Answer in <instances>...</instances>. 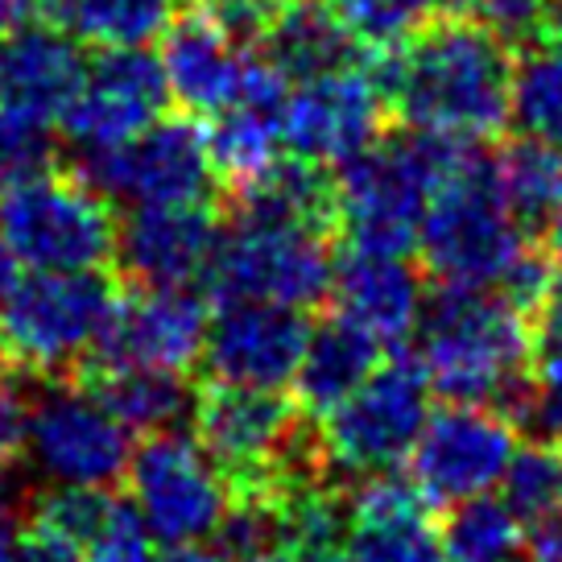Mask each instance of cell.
Wrapping results in <instances>:
<instances>
[{
  "label": "cell",
  "mask_w": 562,
  "mask_h": 562,
  "mask_svg": "<svg viewBox=\"0 0 562 562\" xmlns=\"http://www.w3.org/2000/svg\"><path fill=\"white\" fill-rule=\"evenodd\" d=\"M533 335L538 356H562V273H550L533 302Z\"/></svg>",
  "instance_id": "74e56055"
},
{
  "label": "cell",
  "mask_w": 562,
  "mask_h": 562,
  "mask_svg": "<svg viewBox=\"0 0 562 562\" xmlns=\"http://www.w3.org/2000/svg\"><path fill=\"white\" fill-rule=\"evenodd\" d=\"M335 315L369 331L376 344H397L418 327L422 278L402 252H369L348 248V257L335 265L331 278Z\"/></svg>",
  "instance_id": "ffe728a7"
},
{
  "label": "cell",
  "mask_w": 562,
  "mask_h": 562,
  "mask_svg": "<svg viewBox=\"0 0 562 562\" xmlns=\"http://www.w3.org/2000/svg\"><path fill=\"white\" fill-rule=\"evenodd\" d=\"M9 285H13V252L0 245V299L9 294Z\"/></svg>",
  "instance_id": "ee69618b"
},
{
  "label": "cell",
  "mask_w": 562,
  "mask_h": 562,
  "mask_svg": "<svg viewBox=\"0 0 562 562\" xmlns=\"http://www.w3.org/2000/svg\"><path fill=\"white\" fill-rule=\"evenodd\" d=\"M166 104L170 88L158 58L145 54V46H121L104 50L83 70V83L70 95L58 124L79 149H100L140 137L149 124L161 121Z\"/></svg>",
  "instance_id": "4fadbf2b"
},
{
  "label": "cell",
  "mask_w": 562,
  "mask_h": 562,
  "mask_svg": "<svg viewBox=\"0 0 562 562\" xmlns=\"http://www.w3.org/2000/svg\"><path fill=\"white\" fill-rule=\"evenodd\" d=\"M306 339L311 323L302 311L273 302H224L215 323H207L203 364L220 385L281 389L294 381Z\"/></svg>",
  "instance_id": "2e32d148"
},
{
  "label": "cell",
  "mask_w": 562,
  "mask_h": 562,
  "mask_svg": "<svg viewBox=\"0 0 562 562\" xmlns=\"http://www.w3.org/2000/svg\"><path fill=\"white\" fill-rule=\"evenodd\" d=\"M50 161V124L25 116V112H13V108H0V191L42 175V170H54Z\"/></svg>",
  "instance_id": "1f68e13d"
},
{
  "label": "cell",
  "mask_w": 562,
  "mask_h": 562,
  "mask_svg": "<svg viewBox=\"0 0 562 562\" xmlns=\"http://www.w3.org/2000/svg\"><path fill=\"white\" fill-rule=\"evenodd\" d=\"M430 418V376L418 360L397 356L376 364L364 385L348 393L331 414H323V456L327 468L351 475L393 472L409 459L422 426Z\"/></svg>",
  "instance_id": "ba28073f"
},
{
  "label": "cell",
  "mask_w": 562,
  "mask_h": 562,
  "mask_svg": "<svg viewBox=\"0 0 562 562\" xmlns=\"http://www.w3.org/2000/svg\"><path fill=\"white\" fill-rule=\"evenodd\" d=\"M468 145L435 133H381L369 149L348 158L335 175L339 232L351 248L409 252L418 245L430 199L451 178Z\"/></svg>",
  "instance_id": "277c9868"
},
{
  "label": "cell",
  "mask_w": 562,
  "mask_h": 562,
  "mask_svg": "<svg viewBox=\"0 0 562 562\" xmlns=\"http://www.w3.org/2000/svg\"><path fill=\"white\" fill-rule=\"evenodd\" d=\"M83 562H154L149 554V529L133 509V501H121L108 526L91 538V550Z\"/></svg>",
  "instance_id": "e575fe53"
},
{
  "label": "cell",
  "mask_w": 562,
  "mask_h": 562,
  "mask_svg": "<svg viewBox=\"0 0 562 562\" xmlns=\"http://www.w3.org/2000/svg\"><path fill=\"white\" fill-rule=\"evenodd\" d=\"M158 63L166 70L170 100L187 116H215L236 104L248 50L211 21L207 9H194L166 25Z\"/></svg>",
  "instance_id": "d6986e66"
},
{
  "label": "cell",
  "mask_w": 562,
  "mask_h": 562,
  "mask_svg": "<svg viewBox=\"0 0 562 562\" xmlns=\"http://www.w3.org/2000/svg\"><path fill=\"white\" fill-rule=\"evenodd\" d=\"M128 435L133 430L121 418H112L83 385H50L42 389L34 405L30 451L37 456L42 472L63 484L108 488L128 472L133 459Z\"/></svg>",
  "instance_id": "5bb4252c"
},
{
  "label": "cell",
  "mask_w": 562,
  "mask_h": 562,
  "mask_svg": "<svg viewBox=\"0 0 562 562\" xmlns=\"http://www.w3.org/2000/svg\"><path fill=\"white\" fill-rule=\"evenodd\" d=\"M376 364H381V344L369 331H360L344 315L323 318L306 339L294 372V402L306 418H323L364 385Z\"/></svg>",
  "instance_id": "603a6c76"
},
{
  "label": "cell",
  "mask_w": 562,
  "mask_h": 562,
  "mask_svg": "<svg viewBox=\"0 0 562 562\" xmlns=\"http://www.w3.org/2000/svg\"><path fill=\"white\" fill-rule=\"evenodd\" d=\"M538 34H542L546 46L562 50V0H546L542 21H538Z\"/></svg>",
  "instance_id": "60d3db41"
},
{
  "label": "cell",
  "mask_w": 562,
  "mask_h": 562,
  "mask_svg": "<svg viewBox=\"0 0 562 562\" xmlns=\"http://www.w3.org/2000/svg\"><path fill=\"white\" fill-rule=\"evenodd\" d=\"M348 501L344 562H447L430 501L414 480H397L393 472L369 475Z\"/></svg>",
  "instance_id": "ac0fdd59"
},
{
  "label": "cell",
  "mask_w": 562,
  "mask_h": 562,
  "mask_svg": "<svg viewBox=\"0 0 562 562\" xmlns=\"http://www.w3.org/2000/svg\"><path fill=\"white\" fill-rule=\"evenodd\" d=\"M513 42L472 13H439L385 50L376 83L405 128L475 145L513 121Z\"/></svg>",
  "instance_id": "6da1fadb"
},
{
  "label": "cell",
  "mask_w": 562,
  "mask_h": 562,
  "mask_svg": "<svg viewBox=\"0 0 562 562\" xmlns=\"http://www.w3.org/2000/svg\"><path fill=\"white\" fill-rule=\"evenodd\" d=\"M13 562H83V542L46 517L25 513V526L13 542Z\"/></svg>",
  "instance_id": "d590c367"
},
{
  "label": "cell",
  "mask_w": 562,
  "mask_h": 562,
  "mask_svg": "<svg viewBox=\"0 0 562 562\" xmlns=\"http://www.w3.org/2000/svg\"><path fill=\"white\" fill-rule=\"evenodd\" d=\"M207 344V302L191 290H145L121 294L100 344L83 369H170L187 372Z\"/></svg>",
  "instance_id": "9a60e30c"
},
{
  "label": "cell",
  "mask_w": 562,
  "mask_h": 562,
  "mask_svg": "<svg viewBox=\"0 0 562 562\" xmlns=\"http://www.w3.org/2000/svg\"><path fill=\"white\" fill-rule=\"evenodd\" d=\"M513 121L533 140L562 149V50H526L513 63Z\"/></svg>",
  "instance_id": "f546056e"
},
{
  "label": "cell",
  "mask_w": 562,
  "mask_h": 562,
  "mask_svg": "<svg viewBox=\"0 0 562 562\" xmlns=\"http://www.w3.org/2000/svg\"><path fill=\"white\" fill-rule=\"evenodd\" d=\"M220 245V220L207 203H137L116 236L128 281L145 290H187L207 278Z\"/></svg>",
  "instance_id": "e0dca14e"
},
{
  "label": "cell",
  "mask_w": 562,
  "mask_h": 562,
  "mask_svg": "<svg viewBox=\"0 0 562 562\" xmlns=\"http://www.w3.org/2000/svg\"><path fill=\"white\" fill-rule=\"evenodd\" d=\"M546 248H550L554 261H562V207L546 220Z\"/></svg>",
  "instance_id": "7bdbcfd3"
},
{
  "label": "cell",
  "mask_w": 562,
  "mask_h": 562,
  "mask_svg": "<svg viewBox=\"0 0 562 562\" xmlns=\"http://www.w3.org/2000/svg\"><path fill=\"white\" fill-rule=\"evenodd\" d=\"M505 505L526 526L533 554L562 550V439L529 442L505 472Z\"/></svg>",
  "instance_id": "484cf974"
},
{
  "label": "cell",
  "mask_w": 562,
  "mask_h": 562,
  "mask_svg": "<svg viewBox=\"0 0 562 562\" xmlns=\"http://www.w3.org/2000/svg\"><path fill=\"white\" fill-rule=\"evenodd\" d=\"M154 562H228L220 550H207V546H199V542H182V546H170L161 559Z\"/></svg>",
  "instance_id": "ab89813d"
},
{
  "label": "cell",
  "mask_w": 562,
  "mask_h": 562,
  "mask_svg": "<svg viewBox=\"0 0 562 562\" xmlns=\"http://www.w3.org/2000/svg\"><path fill=\"white\" fill-rule=\"evenodd\" d=\"M116 496L108 488H91V484H58V488L42 492L34 501L37 517H46V521H54L58 529H67V533H75L79 542L88 546L100 529L108 526V517L116 513Z\"/></svg>",
  "instance_id": "d6a6232c"
},
{
  "label": "cell",
  "mask_w": 562,
  "mask_h": 562,
  "mask_svg": "<svg viewBox=\"0 0 562 562\" xmlns=\"http://www.w3.org/2000/svg\"><path fill=\"white\" fill-rule=\"evenodd\" d=\"M389 100L376 75L344 67L302 79L281 104V140L294 158L344 166L381 137Z\"/></svg>",
  "instance_id": "7c38bea8"
},
{
  "label": "cell",
  "mask_w": 562,
  "mask_h": 562,
  "mask_svg": "<svg viewBox=\"0 0 562 562\" xmlns=\"http://www.w3.org/2000/svg\"><path fill=\"white\" fill-rule=\"evenodd\" d=\"M34 376L13 369H0V468H18L21 456L30 451V439H34V389H30Z\"/></svg>",
  "instance_id": "836d02e7"
},
{
  "label": "cell",
  "mask_w": 562,
  "mask_h": 562,
  "mask_svg": "<svg viewBox=\"0 0 562 562\" xmlns=\"http://www.w3.org/2000/svg\"><path fill=\"white\" fill-rule=\"evenodd\" d=\"M509 199L496 187L492 161L463 154L451 178L430 199L418 245L439 285L459 290H505L533 311L546 273L538 248Z\"/></svg>",
  "instance_id": "3957f363"
},
{
  "label": "cell",
  "mask_w": 562,
  "mask_h": 562,
  "mask_svg": "<svg viewBox=\"0 0 562 562\" xmlns=\"http://www.w3.org/2000/svg\"><path fill=\"white\" fill-rule=\"evenodd\" d=\"M517 430L505 409L451 402L435 409L409 451L414 484L430 505H463L505 484Z\"/></svg>",
  "instance_id": "8fae6325"
},
{
  "label": "cell",
  "mask_w": 562,
  "mask_h": 562,
  "mask_svg": "<svg viewBox=\"0 0 562 562\" xmlns=\"http://www.w3.org/2000/svg\"><path fill=\"white\" fill-rule=\"evenodd\" d=\"M83 54L67 30H13L4 34V108L54 124L83 83Z\"/></svg>",
  "instance_id": "44dd1931"
},
{
  "label": "cell",
  "mask_w": 562,
  "mask_h": 562,
  "mask_svg": "<svg viewBox=\"0 0 562 562\" xmlns=\"http://www.w3.org/2000/svg\"><path fill=\"white\" fill-rule=\"evenodd\" d=\"M108 194L75 170H42L0 191V245L30 269H100L116 257Z\"/></svg>",
  "instance_id": "52a82bcc"
},
{
  "label": "cell",
  "mask_w": 562,
  "mask_h": 562,
  "mask_svg": "<svg viewBox=\"0 0 562 562\" xmlns=\"http://www.w3.org/2000/svg\"><path fill=\"white\" fill-rule=\"evenodd\" d=\"M439 533L447 562H526L529 550L526 526L496 496L451 505V517Z\"/></svg>",
  "instance_id": "83f0119b"
},
{
  "label": "cell",
  "mask_w": 562,
  "mask_h": 562,
  "mask_svg": "<svg viewBox=\"0 0 562 562\" xmlns=\"http://www.w3.org/2000/svg\"><path fill=\"white\" fill-rule=\"evenodd\" d=\"M199 4H203V0H199Z\"/></svg>",
  "instance_id": "7dc6e473"
},
{
  "label": "cell",
  "mask_w": 562,
  "mask_h": 562,
  "mask_svg": "<svg viewBox=\"0 0 562 562\" xmlns=\"http://www.w3.org/2000/svg\"><path fill=\"white\" fill-rule=\"evenodd\" d=\"M37 13V0H0V34L21 30V21Z\"/></svg>",
  "instance_id": "b9f144b4"
},
{
  "label": "cell",
  "mask_w": 562,
  "mask_h": 562,
  "mask_svg": "<svg viewBox=\"0 0 562 562\" xmlns=\"http://www.w3.org/2000/svg\"><path fill=\"white\" fill-rule=\"evenodd\" d=\"M75 385L88 389L128 430H145V435L166 430L194 402L187 376L170 369H83L75 372Z\"/></svg>",
  "instance_id": "cb8c5ba5"
},
{
  "label": "cell",
  "mask_w": 562,
  "mask_h": 562,
  "mask_svg": "<svg viewBox=\"0 0 562 562\" xmlns=\"http://www.w3.org/2000/svg\"><path fill=\"white\" fill-rule=\"evenodd\" d=\"M240 562H344L339 554H323V550H302V546H269L257 550Z\"/></svg>",
  "instance_id": "f35d334b"
},
{
  "label": "cell",
  "mask_w": 562,
  "mask_h": 562,
  "mask_svg": "<svg viewBox=\"0 0 562 562\" xmlns=\"http://www.w3.org/2000/svg\"><path fill=\"white\" fill-rule=\"evenodd\" d=\"M331 228L236 211V224L215 245L203 285L220 302H273L311 311L331 294Z\"/></svg>",
  "instance_id": "8992f818"
},
{
  "label": "cell",
  "mask_w": 562,
  "mask_h": 562,
  "mask_svg": "<svg viewBox=\"0 0 562 562\" xmlns=\"http://www.w3.org/2000/svg\"><path fill=\"white\" fill-rule=\"evenodd\" d=\"M121 302L104 269H34L0 299V369L34 381L75 376Z\"/></svg>",
  "instance_id": "5b68a950"
},
{
  "label": "cell",
  "mask_w": 562,
  "mask_h": 562,
  "mask_svg": "<svg viewBox=\"0 0 562 562\" xmlns=\"http://www.w3.org/2000/svg\"><path fill=\"white\" fill-rule=\"evenodd\" d=\"M550 439H562V356H538L529 414Z\"/></svg>",
  "instance_id": "8d00e7d4"
},
{
  "label": "cell",
  "mask_w": 562,
  "mask_h": 562,
  "mask_svg": "<svg viewBox=\"0 0 562 562\" xmlns=\"http://www.w3.org/2000/svg\"><path fill=\"white\" fill-rule=\"evenodd\" d=\"M70 170L108 199L133 203H207V194L220 187L207 133L194 116H166L133 140L79 149V166Z\"/></svg>",
  "instance_id": "30bf717a"
},
{
  "label": "cell",
  "mask_w": 562,
  "mask_h": 562,
  "mask_svg": "<svg viewBox=\"0 0 562 562\" xmlns=\"http://www.w3.org/2000/svg\"><path fill=\"white\" fill-rule=\"evenodd\" d=\"M492 175L526 228L546 224L562 207V149L546 140H513L501 158H492Z\"/></svg>",
  "instance_id": "f1b7e54d"
},
{
  "label": "cell",
  "mask_w": 562,
  "mask_h": 562,
  "mask_svg": "<svg viewBox=\"0 0 562 562\" xmlns=\"http://www.w3.org/2000/svg\"><path fill=\"white\" fill-rule=\"evenodd\" d=\"M37 13L104 50L145 46L175 21V0H37Z\"/></svg>",
  "instance_id": "4316f807"
},
{
  "label": "cell",
  "mask_w": 562,
  "mask_h": 562,
  "mask_svg": "<svg viewBox=\"0 0 562 562\" xmlns=\"http://www.w3.org/2000/svg\"><path fill=\"white\" fill-rule=\"evenodd\" d=\"M128 501L145 529L166 546L211 538L232 505L228 480L199 447V439L154 430L128 459Z\"/></svg>",
  "instance_id": "9c48e42d"
},
{
  "label": "cell",
  "mask_w": 562,
  "mask_h": 562,
  "mask_svg": "<svg viewBox=\"0 0 562 562\" xmlns=\"http://www.w3.org/2000/svg\"><path fill=\"white\" fill-rule=\"evenodd\" d=\"M0 108H4V34H0Z\"/></svg>",
  "instance_id": "f6af8a7d"
},
{
  "label": "cell",
  "mask_w": 562,
  "mask_h": 562,
  "mask_svg": "<svg viewBox=\"0 0 562 562\" xmlns=\"http://www.w3.org/2000/svg\"><path fill=\"white\" fill-rule=\"evenodd\" d=\"M281 112L252 104H232L215 112V124L207 128V154L220 191L240 194L281 158Z\"/></svg>",
  "instance_id": "d4e9b609"
},
{
  "label": "cell",
  "mask_w": 562,
  "mask_h": 562,
  "mask_svg": "<svg viewBox=\"0 0 562 562\" xmlns=\"http://www.w3.org/2000/svg\"><path fill=\"white\" fill-rule=\"evenodd\" d=\"M257 50L285 79H315L344 67H360V37L339 18L335 0H281Z\"/></svg>",
  "instance_id": "7402d4cb"
},
{
  "label": "cell",
  "mask_w": 562,
  "mask_h": 562,
  "mask_svg": "<svg viewBox=\"0 0 562 562\" xmlns=\"http://www.w3.org/2000/svg\"><path fill=\"white\" fill-rule=\"evenodd\" d=\"M422 369L430 389L451 402L501 405L509 418H526L533 397L538 335L533 311L505 290H459L442 294L418 318Z\"/></svg>",
  "instance_id": "7a4b0ae2"
},
{
  "label": "cell",
  "mask_w": 562,
  "mask_h": 562,
  "mask_svg": "<svg viewBox=\"0 0 562 562\" xmlns=\"http://www.w3.org/2000/svg\"><path fill=\"white\" fill-rule=\"evenodd\" d=\"M533 562H562V550H554V554H538Z\"/></svg>",
  "instance_id": "bcb514c9"
},
{
  "label": "cell",
  "mask_w": 562,
  "mask_h": 562,
  "mask_svg": "<svg viewBox=\"0 0 562 562\" xmlns=\"http://www.w3.org/2000/svg\"><path fill=\"white\" fill-rule=\"evenodd\" d=\"M335 9L348 21L351 34L360 37V46H372L381 54L393 50L439 13H463L459 0H335Z\"/></svg>",
  "instance_id": "4dcf8cb0"
}]
</instances>
